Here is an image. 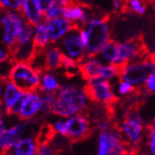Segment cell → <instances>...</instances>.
<instances>
[{"mask_svg": "<svg viewBox=\"0 0 155 155\" xmlns=\"http://www.w3.org/2000/svg\"><path fill=\"white\" fill-rule=\"evenodd\" d=\"M153 73H155V53L149 52L123 65L118 80L130 82L136 89H142L146 81Z\"/></svg>", "mask_w": 155, "mask_h": 155, "instance_id": "6da1fadb", "label": "cell"}, {"mask_svg": "<svg viewBox=\"0 0 155 155\" xmlns=\"http://www.w3.org/2000/svg\"><path fill=\"white\" fill-rule=\"evenodd\" d=\"M120 134L130 149L139 148L145 140L148 124L137 109H131L126 113L117 126Z\"/></svg>", "mask_w": 155, "mask_h": 155, "instance_id": "7a4b0ae2", "label": "cell"}, {"mask_svg": "<svg viewBox=\"0 0 155 155\" xmlns=\"http://www.w3.org/2000/svg\"><path fill=\"white\" fill-rule=\"evenodd\" d=\"M110 15L93 16L84 26L88 33V44L86 45L87 56H96L102 46L111 40Z\"/></svg>", "mask_w": 155, "mask_h": 155, "instance_id": "3957f363", "label": "cell"}, {"mask_svg": "<svg viewBox=\"0 0 155 155\" xmlns=\"http://www.w3.org/2000/svg\"><path fill=\"white\" fill-rule=\"evenodd\" d=\"M26 25L27 23L19 11H2L0 14V40L9 51L16 45L17 37Z\"/></svg>", "mask_w": 155, "mask_h": 155, "instance_id": "277c9868", "label": "cell"}, {"mask_svg": "<svg viewBox=\"0 0 155 155\" xmlns=\"http://www.w3.org/2000/svg\"><path fill=\"white\" fill-rule=\"evenodd\" d=\"M130 150L118 128L113 126L99 133L96 155H129Z\"/></svg>", "mask_w": 155, "mask_h": 155, "instance_id": "5b68a950", "label": "cell"}, {"mask_svg": "<svg viewBox=\"0 0 155 155\" xmlns=\"http://www.w3.org/2000/svg\"><path fill=\"white\" fill-rule=\"evenodd\" d=\"M90 101L107 108L113 107L117 102L118 97L115 94L110 81L101 78H93L84 84Z\"/></svg>", "mask_w": 155, "mask_h": 155, "instance_id": "8992f818", "label": "cell"}, {"mask_svg": "<svg viewBox=\"0 0 155 155\" xmlns=\"http://www.w3.org/2000/svg\"><path fill=\"white\" fill-rule=\"evenodd\" d=\"M39 72L29 61H13L9 80L12 81L24 92L35 91L40 85Z\"/></svg>", "mask_w": 155, "mask_h": 155, "instance_id": "52a82bcc", "label": "cell"}, {"mask_svg": "<svg viewBox=\"0 0 155 155\" xmlns=\"http://www.w3.org/2000/svg\"><path fill=\"white\" fill-rule=\"evenodd\" d=\"M147 53H149V49L143 35H135L122 42H118V55L113 64L121 68L129 61L140 58Z\"/></svg>", "mask_w": 155, "mask_h": 155, "instance_id": "ba28073f", "label": "cell"}, {"mask_svg": "<svg viewBox=\"0 0 155 155\" xmlns=\"http://www.w3.org/2000/svg\"><path fill=\"white\" fill-rule=\"evenodd\" d=\"M57 45L63 52L64 56L70 58L79 64L87 56L86 48L81 40L80 27L73 26L64 37L57 43Z\"/></svg>", "mask_w": 155, "mask_h": 155, "instance_id": "9c48e42d", "label": "cell"}, {"mask_svg": "<svg viewBox=\"0 0 155 155\" xmlns=\"http://www.w3.org/2000/svg\"><path fill=\"white\" fill-rule=\"evenodd\" d=\"M57 97L76 107L80 113L87 111L91 102L85 86L78 83L61 84V88L57 92Z\"/></svg>", "mask_w": 155, "mask_h": 155, "instance_id": "30bf717a", "label": "cell"}, {"mask_svg": "<svg viewBox=\"0 0 155 155\" xmlns=\"http://www.w3.org/2000/svg\"><path fill=\"white\" fill-rule=\"evenodd\" d=\"M92 133V123L88 114L78 113L66 118L65 135L71 142H79L86 139Z\"/></svg>", "mask_w": 155, "mask_h": 155, "instance_id": "8fae6325", "label": "cell"}, {"mask_svg": "<svg viewBox=\"0 0 155 155\" xmlns=\"http://www.w3.org/2000/svg\"><path fill=\"white\" fill-rule=\"evenodd\" d=\"M42 105L43 99L40 91L25 92L18 107V118L21 121H30L36 118L39 114H41Z\"/></svg>", "mask_w": 155, "mask_h": 155, "instance_id": "7c38bea8", "label": "cell"}, {"mask_svg": "<svg viewBox=\"0 0 155 155\" xmlns=\"http://www.w3.org/2000/svg\"><path fill=\"white\" fill-rule=\"evenodd\" d=\"M25 92L9 79L4 81L3 94L1 98L2 111L7 115H17L18 107Z\"/></svg>", "mask_w": 155, "mask_h": 155, "instance_id": "4fadbf2b", "label": "cell"}, {"mask_svg": "<svg viewBox=\"0 0 155 155\" xmlns=\"http://www.w3.org/2000/svg\"><path fill=\"white\" fill-rule=\"evenodd\" d=\"M63 16L73 26L84 27L92 17V9L82 1L72 0L71 3L64 8Z\"/></svg>", "mask_w": 155, "mask_h": 155, "instance_id": "5bb4252c", "label": "cell"}, {"mask_svg": "<svg viewBox=\"0 0 155 155\" xmlns=\"http://www.w3.org/2000/svg\"><path fill=\"white\" fill-rule=\"evenodd\" d=\"M45 20L46 29L50 44H57L72 28L73 25L64 16Z\"/></svg>", "mask_w": 155, "mask_h": 155, "instance_id": "9a60e30c", "label": "cell"}, {"mask_svg": "<svg viewBox=\"0 0 155 155\" xmlns=\"http://www.w3.org/2000/svg\"><path fill=\"white\" fill-rule=\"evenodd\" d=\"M19 12L27 24L32 27L45 20V13L41 10L37 0H25Z\"/></svg>", "mask_w": 155, "mask_h": 155, "instance_id": "2e32d148", "label": "cell"}, {"mask_svg": "<svg viewBox=\"0 0 155 155\" xmlns=\"http://www.w3.org/2000/svg\"><path fill=\"white\" fill-rule=\"evenodd\" d=\"M104 64L97 56H86L79 64V74L86 81L93 78L99 77V72Z\"/></svg>", "mask_w": 155, "mask_h": 155, "instance_id": "e0dca14e", "label": "cell"}, {"mask_svg": "<svg viewBox=\"0 0 155 155\" xmlns=\"http://www.w3.org/2000/svg\"><path fill=\"white\" fill-rule=\"evenodd\" d=\"M46 70L58 71L61 69L64 60V54L57 45V44H50L44 49Z\"/></svg>", "mask_w": 155, "mask_h": 155, "instance_id": "ac0fdd59", "label": "cell"}, {"mask_svg": "<svg viewBox=\"0 0 155 155\" xmlns=\"http://www.w3.org/2000/svg\"><path fill=\"white\" fill-rule=\"evenodd\" d=\"M37 141L36 137L25 136L7 151L5 155H36Z\"/></svg>", "mask_w": 155, "mask_h": 155, "instance_id": "d6986e66", "label": "cell"}, {"mask_svg": "<svg viewBox=\"0 0 155 155\" xmlns=\"http://www.w3.org/2000/svg\"><path fill=\"white\" fill-rule=\"evenodd\" d=\"M61 86V83L57 75L51 70L41 72L39 91L41 93H57Z\"/></svg>", "mask_w": 155, "mask_h": 155, "instance_id": "ffe728a7", "label": "cell"}, {"mask_svg": "<svg viewBox=\"0 0 155 155\" xmlns=\"http://www.w3.org/2000/svg\"><path fill=\"white\" fill-rule=\"evenodd\" d=\"M118 55V42L111 39V40L106 43L102 48L99 50L97 54V57L102 61L104 64H114V61Z\"/></svg>", "mask_w": 155, "mask_h": 155, "instance_id": "44dd1931", "label": "cell"}, {"mask_svg": "<svg viewBox=\"0 0 155 155\" xmlns=\"http://www.w3.org/2000/svg\"><path fill=\"white\" fill-rule=\"evenodd\" d=\"M33 44L36 49H45L50 45L45 20L33 27Z\"/></svg>", "mask_w": 155, "mask_h": 155, "instance_id": "7402d4cb", "label": "cell"}, {"mask_svg": "<svg viewBox=\"0 0 155 155\" xmlns=\"http://www.w3.org/2000/svg\"><path fill=\"white\" fill-rule=\"evenodd\" d=\"M80 112L76 107L65 102L64 100L59 98L58 97L55 100V102H54L50 112V114H54L57 117H61V118H68Z\"/></svg>", "mask_w": 155, "mask_h": 155, "instance_id": "603a6c76", "label": "cell"}, {"mask_svg": "<svg viewBox=\"0 0 155 155\" xmlns=\"http://www.w3.org/2000/svg\"><path fill=\"white\" fill-rule=\"evenodd\" d=\"M150 3L145 0H124L122 13H131L139 16L146 14Z\"/></svg>", "mask_w": 155, "mask_h": 155, "instance_id": "cb8c5ba5", "label": "cell"}, {"mask_svg": "<svg viewBox=\"0 0 155 155\" xmlns=\"http://www.w3.org/2000/svg\"><path fill=\"white\" fill-rule=\"evenodd\" d=\"M72 0H56L49 9L45 12V19L49 20L61 17L64 15V8L71 3Z\"/></svg>", "mask_w": 155, "mask_h": 155, "instance_id": "d4e9b609", "label": "cell"}, {"mask_svg": "<svg viewBox=\"0 0 155 155\" xmlns=\"http://www.w3.org/2000/svg\"><path fill=\"white\" fill-rule=\"evenodd\" d=\"M119 71H120V68L116 65L113 64H103L101 69H100L99 78L111 81L112 80L115 79V78L118 79Z\"/></svg>", "mask_w": 155, "mask_h": 155, "instance_id": "484cf974", "label": "cell"}, {"mask_svg": "<svg viewBox=\"0 0 155 155\" xmlns=\"http://www.w3.org/2000/svg\"><path fill=\"white\" fill-rule=\"evenodd\" d=\"M147 155H155V129L150 125L147 128V134L144 140Z\"/></svg>", "mask_w": 155, "mask_h": 155, "instance_id": "4316f807", "label": "cell"}, {"mask_svg": "<svg viewBox=\"0 0 155 155\" xmlns=\"http://www.w3.org/2000/svg\"><path fill=\"white\" fill-rule=\"evenodd\" d=\"M57 98V93H42V99L43 105L41 114L45 115L48 114L51 112V108Z\"/></svg>", "mask_w": 155, "mask_h": 155, "instance_id": "83f0119b", "label": "cell"}, {"mask_svg": "<svg viewBox=\"0 0 155 155\" xmlns=\"http://www.w3.org/2000/svg\"><path fill=\"white\" fill-rule=\"evenodd\" d=\"M33 42V27L27 24L17 37V42L15 45H27ZM14 48V46H13Z\"/></svg>", "mask_w": 155, "mask_h": 155, "instance_id": "f1b7e54d", "label": "cell"}, {"mask_svg": "<svg viewBox=\"0 0 155 155\" xmlns=\"http://www.w3.org/2000/svg\"><path fill=\"white\" fill-rule=\"evenodd\" d=\"M36 155H60V152L54 148L49 141L37 142Z\"/></svg>", "mask_w": 155, "mask_h": 155, "instance_id": "f546056e", "label": "cell"}, {"mask_svg": "<svg viewBox=\"0 0 155 155\" xmlns=\"http://www.w3.org/2000/svg\"><path fill=\"white\" fill-rule=\"evenodd\" d=\"M136 91L137 89L133 84H130V82H127L125 81L118 80V84H117V87H116L117 96L119 95L120 97H128V96L134 94Z\"/></svg>", "mask_w": 155, "mask_h": 155, "instance_id": "4dcf8cb0", "label": "cell"}, {"mask_svg": "<svg viewBox=\"0 0 155 155\" xmlns=\"http://www.w3.org/2000/svg\"><path fill=\"white\" fill-rule=\"evenodd\" d=\"M13 61H14L10 57L8 60L3 61L2 64H0V80L6 81L9 79L10 72H11L12 66L13 64Z\"/></svg>", "mask_w": 155, "mask_h": 155, "instance_id": "1f68e13d", "label": "cell"}, {"mask_svg": "<svg viewBox=\"0 0 155 155\" xmlns=\"http://www.w3.org/2000/svg\"><path fill=\"white\" fill-rule=\"evenodd\" d=\"M21 6L19 0H0V10L2 11H19Z\"/></svg>", "mask_w": 155, "mask_h": 155, "instance_id": "d6a6232c", "label": "cell"}, {"mask_svg": "<svg viewBox=\"0 0 155 155\" xmlns=\"http://www.w3.org/2000/svg\"><path fill=\"white\" fill-rule=\"evenodd\" d=\"M50 125L55 134L65 135V134H66V118L59 117V119H57L55 122L50 124Z\"/></svg>", "mask_w": 155, "mask_h": 155, "instance_id": "836d02e7", "label": "cell"}, {"mask_svg": "<svg viewBox=\"0 0 155 155\" xmlns=\"http://www.w3.org/2000/svg\"><path fill=\"white\" fill-rule=\"evenodd\" d=\"M143 90L150 95H155V73L151 74L146 81Z\"/></svg>", "mask_w": 155, "mask_h": 155, "instance_id": "e575fe53", "label": "cell"}, {"mask_svg": "<svg viewBox=\"0 0 155 155\" xmlns=\"http://www.w3.org/2000/svg\"><path fill=\"white\" fill-rule=\"evenodd\" d=\"M95 127L100 133V131H104V130H106L108 129H110L113 126H112L111 122L109 121V119H108V118H100V119L96 120Z\"/></svg>", "mask_w": 155, "mask_h": 155, "instance_id": "d590c367", "label": "cell"}, {"mask_svg": "<svg viewBox=\"0 0 155 155\" xmlns=\"http://www.w3.org/2000/svg\"><path fill=\"white\" fill-rule=\"evenodd\" d=\"M10 57L11 55H10L9 49H8L2 43H0V64H2L3 61L8 60Z\"/></svg>", "mask_w": 155, "mask_h": 155, "instance_id": "8d00e7d4", "label": "cell"}, {"mask_svg": "<svg viewBox=\"0 0 155 155\" xmlns=\"http://www.w3.org/2000/svg\"><path fill=\"white\" fill-rule=\"evenodd\" d=\"M37 1L39 3V6L41 8V10L45 13L54 3L56 2V0H37Z\"/></svg>", "mask_w": 155, "mask_h": 155, "instance_id": "74e56055", "label": "cell"}, {"mask_svg": "<svg viewBox=\"0 0 155 155\" xmlns=\"http://www.w3.org/2000/svg\"><path fill=\"white\" fill-rule=\"evenodd\" d=\"M80 36H81V40L83 45L86 48V45L88 44V33L84 27L80 28Z\"/></svg>", "mask_w": 155, "mask_h": 155, "instance_id": "f35d334b", "label": "cell"}, {"mask_svg": "<svg viewBox=\"0 0 155 155\" xmlns=\"http://www.w3.org/2000/svg\"><path fill=\"white\" fill-rule=\"evenodd\" d=\"M7 129H8V128H7V122H6V119L4 118L3 114L0 113V135L3 134Z\"/></svg>", "mask_w": 155, "mask_h": 155, "instance_id": "ab89813d", "label": "cell"}, {"mask_svg": "<svg viewBox=\"0 0 155 155\" xmlns=\"http://www.w3.org/2000/svg\"><path fill=\"white\" fill-rule=\"evenodd\" d=\"M3 87H4V81L0 80V102H1V98H2V94H3ZM1 108V105H0ZM2 109V108H1Z\"/></svg>", "mask_w": 155, "mask_h": 155, "instance_id": "60d3db41", "label": "cell"}, {"mask_svg": "<svg viewBox=\"0 0 155 155\" xmlns=\"http://www.w3.org/2000/svg\"><path fill=\"white\" fill-rule=\"evenodd\" d=\"M148 125H150V126H151V127H153L155 129V116L150 121V123L148 124Z\"/></svg>", "mask_w": 155, "mask_h": 155, "instance_id": "b9f144b4", "label": "cell"}, {"mask_svg": "<svg viewBox=\"0 0 155 155\" xmlns=\"http://www.w3.org/2000/svg\"><path fill=\"white\" fill-rule=\"evenodd\" d=\"M150 5L152 6V9H153L154 14H155V0H150Z\"/></svg>", "mask_w": 155, "mask_h": 155, "instance_id": "7bdbcfd3", "label": "cell"}, {"mask_svg": "<svg viewBox=\"0 0 155 155\" xmlns=\"http://www.w3.org/2000/svg\"><path fill=\"white\" fill-rule=\"evenodd\" d=\"M145 1H148V2H149V3L150 4V0H145Z\"/></svg>", "mask_w": 155, "mask_h": 155, "instance_id": "ee69618b", "label": "cell"}]
</instances>
